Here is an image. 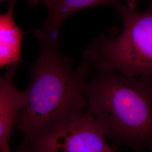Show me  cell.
I'll return each mask as SVG.
<instances>
[{"mask_svg":"<svg viewBox=\"0 0 152 152\" xmlns=\"http://www.w3.org/2000/svg\"><path fill=\"white\" fill-rule=\"evenodd\" d=\"M40 45L38 59L31 68V80L16 127L23 139L57 130L85 113V86L91 64L82 58L77 66L60 53L59 34L37 30Z\"/></svg>","mask_w":152,"mask_h":152,"instance_id":"obj_1","label":"cell"},{"mask_svg":"<svg viewBox=\"0 0 152 152\" xmlns=\"http://www.w3.org/2000/svg\"><path fill=\"white\" fill-rule=\"evenodd\" d=\"M93 67L85 86L87 108L104 135L134 152L152 151V76Z\"/></svg>","mask_w":152,"mask_h":152,"instance_id":"obj_2","label":"cell"},{"mask_svg":"<svg viewBox=\"0 0 152 152\" xmlns=\"http://www.w3.org/2000/svg\"><path fill=\"white\" fill-rule=\"evenodd\" d=\"M117 11L123 23L122 33L97 38L87 46L83 58L92 66L128 77L152 76V1L145 11L125 5Z\"/></svg>","mask_w":152,"mask_h":152,"instance_id":"obj_3","label":"cell"},{"mask_svg":"<svg viewBox=\"0 0 152 152\" xmlns=\"http://www.w3.org/2000/svg\"><path fill=\"white\" fill-rule=\"evenodd\" d=\"M87 108L80 118L57 130L23 139L14 152H115Z\"/></svg>","mask_w":152,"mask_h":152,"instance_id":"obj_4","label":"cell"},{"mask_svg":"<svg viewBox=\"0 0 152 152\" xmlns=\"http://www.w3.org/2000/svg\"><path fill=\"white\" fill-rule=\"evenodd\" d=\"M18 67V63L9 65L0 75V152H12L10 137L26 100V89L19 90L14 83Z\"/></svg>","mask_w":152,"mask_h":152,"instance_id":"obj_5","label":"cell"},{"mask_svg":"<svg viewBox=\"0 0 152 152\" xmlns=\"http://www.w3.org/2000/svg\"><path fill=\"white\" fill-rule=\"evenodd\" d=\"M123 0H45L48 16L41 29L46 33L59 34L62 23L71 14L82 9L109 5L117 10L123 5Z\"/></svg>","mask_w":152,"mask_h":152,"instance_id":"obj_6","label":"cell"},{"mask_svg":"<svg viewBox=\"0 0 152 152\" xmlns=\"http://www.w3.org/2000/svg\"><path fill=\"white\" fill-rule=\"evenodd\" d=\"M15 0H11L9 10L0 14V68L23 61L21 48L24 32L14 18Z\"/></svg>","mask_w":152,"mask_h":152,"instance_id":"obj_7","label":"cell"},{"mask_svg":"<svg viewBox=\"0 0 152 152\" xmlns=\"http://www.w3.org/2000/svg\"><path fill=\"white\" fill-rule=\"evenodd\" d=\"M125 2V6L131 9H136L139 0H123Z\"/></svg>","mask_w":152,"mask_h":152,"instance_id":"obj_8","label":"cell"},{"mask_svg":"<svg viewBox=\"0 0 152 152\" xmlns=\"http://www.w3.org/2000/svg\"><path fill=\"white\" fill-rule=\"evenodd\" d=\"M29 2H31L32 4H38L39 2H44V1H45V0H28Z\"/></svg>","mask_w":152,"mask_h":152,"instance_id":"obj_9","label":"cell"},{"mask_svg":"<svg viewBox=\"0 0 152 152\" xmlns=\"http://www.w3.org/2000/svg\"><path fill=\"white\" fill-rule=\"evenodd\" d=\"M6 1V0H0V3L2 2H3V1Z\"/></svg>","mask_w":152,"mask_h":152,"instance_id":"obj_10","label":"cell"}]
</instances>
